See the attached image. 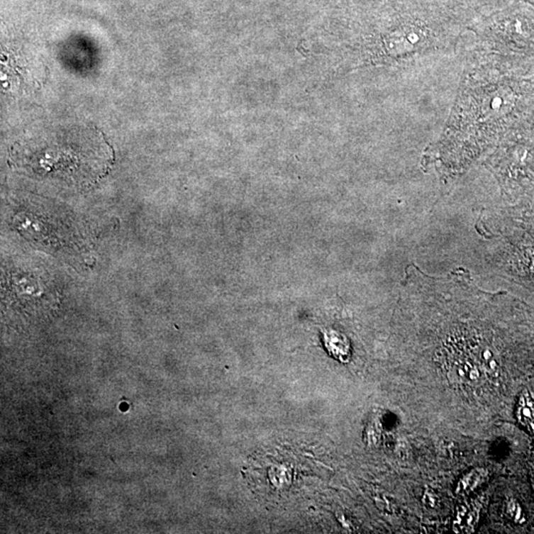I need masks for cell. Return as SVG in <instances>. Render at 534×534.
<instances>
[{"mask_svg":"<svg viewBox=\"0 0 534 534\" xmlns=\"http://www.w3.org/2000/svg\"><path fill=\"white\" fill-rule=\"evenodd\" d=\"M474 355L477 357L478 363L483 371L490 376L498 375L499 362L490 345H478Z\"/></svg>","mask_w":534,"mask_h":534,"instance_id":"obj_5","label":"cell"},{"mask_svg":"<svg viewBox=\"0 0 534 534\" xmlns=\"http://www.w3.org/2000/svg\"><path fill=\"white\" fill-rule=\"evenodd\" d=\"M15 167L35 177L89 187L106 174L111 148L92 125H67L32 132L12 147Z\"/></svg>","mask_w":534,"mask_h":534,"instance_id":"obj_1","label":"cell"},{"mask_svg":"<svg viewBox=\"0 0 534 534\" xmlns=\"http://www.w3.org/2000/svg\"><path fill=\"white\" fill-rule=\"evenodd\" d=\"M490 477L491 471L488 468L472 469L458 481L455 492L458 495H468V494L472 493L474 490L482 486L484 483L487 482Z\"/></svg>","mask_w":534,"mask_h":534,"instance_id":"obj_4","label":"cell"},{"mask_svg":"<svg viewBox=\"0 0 534 534\" xmlns=\"http://www.w3.org/2000/svg\"><path fill=\"white\" fill-rule=\"evenodd\" d=\"M521 425L534 433V401L530 393H523L521 396L516 412Z\"/></svg>","mask_w":534,"mask_h":534,"instance_id":"obj_6","label":"cell"},{"mask_svg":"<svg viewBox=\"0 0 534 534\" xmlns=\"http://www.w3.org/2000/svg\"><path fill=\"white\" fill-rule=\"evenodd\" d=\"M506 513L516 523H523L525 521L523 510L515 500L508 501L506 504Z\"/></svg>","mask_w":534,"mask_h":534,"instance_id":"obj_8","label":"cell"},{"mask_svg":"<svg viewBox=\"0 0 534 534\" xmlns=\"http://www.w3.org/2000/svg\"><path fill=\"white\" fill-rule=\"evenodd\" d=\"M7 295L14 309L31 317L40 316L52 307L51 290L40 277L31 274H11L7 282Z\"/></svg>","mask_w":534,"mask_h":534,"instance_id":"obj_2","label":"cell"},{"mask_svg":"<svg viewBox=\"0 0 534 534\" xmlns=\"http://www.w3.org/2000/svg\"><path fill=\"white\" fill-rule=\"evenodd\" d=\"M487 500L488 499L485 496H480L475 500L464 504L457 508L455 521L456 533H472L475 531Z\"/></svg>","mask_w":534,"mask_h":534,"instance_id":"obj_3","label":"cell"},{"mask_svg":"<svg viewBox=\"0 0 534 534\" xmlns=\"http://www.w3.org/2000/svg\"><path fill=\"white\" fill-rule=\"evenodd\" d=\"M455 372L458 379L466 383H477L481 379L480 368L469 360L455 362Z\"/></svg>","mask_w":534,"mask_h":534,"instance_id":"obj_7","label":"cell"}]
</instances>
